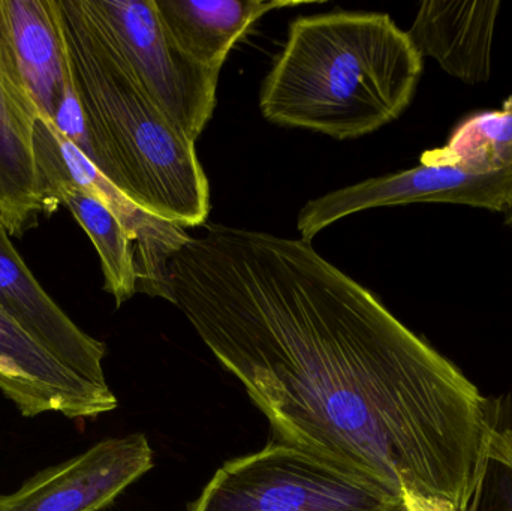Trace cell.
Wrapping results in <instances>:
<instances>
[{
    "label": "cell",
    "mask_w": 512,
    "mask_h": 511,
    "mask_svg": "<svg viewBox=\"0 0 512 511\" xmlns=\"http://www.w3.org/2000/svg\"><path fill=\"white\" fill-rule=\"evenodd\" d=\"M501 2H438L418 8L408 30L415 50L432 57L463 83H486L492 71V47Z\"/></svg>",
    "instance_id": "4fadbf2b"
},
{
    "label": "cell",
    "mask_w": 512,
    "mask_h": 511,
    "mask_svg": "<svg viewBox=\"0 0 512 511\" xmlns=\"http://www.w3.org/2000/svg\"><path fill=\"white\" fill-rule=\"evenodd\" d=\"M423 57L382 12L301 15L259 92L270 123L352 140L399 119L411 105Z\"/></svg>",
    "instance_id": "7a4b0ae2"
},
{
    "label": "cell",
    "mask_w": 512,
    "mask_h": 511,
    "mask_svg": "<svg viewBox=\"0 0 512 511\" xmlns=\"http://www.w3.org/2000/svg\"><path fill=\"white\" fill-rule=\"evenodd\" d=\"M0 392L24 417L95 419L119 405L110 386L75 374L0 306Z\"/></svg>",
    "instance_id": "9c48e42d"
},
{
    "label": "cell",
    "mask_w": 512,
    "mask_h": 511,
    "mask_svg": "<svg viewBox=\"0 0 512 511\" xmlns=\"http://www.w3.org/2000/svg\"><path fill=\"white\" fill-rule=\"evenodd\" d=\"M188 511H403L402 491L283 438L227 462Z\"/></svg>",
    "instance_id": "5b68a950"
},
{
    "label": "cell",
    "mask_w": 512,
    "mask_h": 511,
    "mask_svg": "<svg viewBox=\"0 0 512 511\" xmlns=\"http://www.w3.org/2000/svg\"><path fill=\"white\" fill-rule=\"evenodd\" d=\"M51 200L66 207L86 231L101 260L104 290L116 300L117 308L138 293V267L135 246L122 222L104 203L71 185H56Z\"/></svg>",
    "instance_id": "9a60e30c"
},
{
    "label": "cell",
    "mask_w": 512,
    "mask_h": 511,
    "mask_svg": "<svg viewBox=\"0 0 512 511\" xmlns=\"http://www.w3.org/2000/svg\"><path fill=\"white\" fill-rule=\"evenodd\" d=\"M0 29L41 116L92 161L57 0H0Z\"/></svg>",
    "instance_id": "52a82bcc"
},
{
    "label": "cell",
    "mask_w": 512,
    "mask_h": 511,
    "mask_svg": "<svg viewBox=\"0 0 512 511\" xmlns=\"http://www.w3.org/2000/svg\"><path fill=\"white\" fill-rule=\"evenodd\" d=\"M167 300L274 437L472 510L495 399L309 242L204 224L171 260Z\"/></svg>",
    "instance_id": "6da1fadb"
},
{
    "label": "cell",
    "mask_w": 512,
    "mask_h": 511,
    "mask_svg": "<svg viewBox=\"0 0 512 511\" xmlns=\"http://www.w3.org/2000/svg\"><path fill=\"white\" fill-rule=\"evenodd\" d=\"M0 306L59 362L92 383L107 386V348L87 335L39 284L0 224Z\"/></svg>",
    "instance_id": "8fae6325"
},
{
    "label": "cell",
    "mask_w": 512,
    "mask_h": 511,
    "mask_svg": "<svg viewBox=\"0 0 512 511\" xmlns=\"http://www.w3.org/2000/svg\"><path fill=\"white\" fill-rule=\"evenodd\" d=\"M471 511H512V468L490 459Z\"/></svg>",
    "instance_id": "2e32d148"
},
{
    "label": "cell",
    "mask_w": 512,
    "mask_h": 511,
    "mask_svg": "<svg viewBox=\"0 0 512 511\" xmlns=\"http://www.w3.org/2000/svg\"><path fill=\"white\" fill-rule=\"evenodd\" d=\"M93 32L156 108L197 143L216 107L221 71L186 56L155 0H77Z\"/></svg>",
    "instance_id": "8992f818"
},
{
    "label": "cell",
    "mask_w": 512,
    "mask_h": 511,
    "mask_svg": "<svg viewBox=\"0 0 512 511\" xmlns=\"http://www.w3.org/2000/svg\"><path fill=\"white\" fill-rule=\"evenodd\" d=\"M152 467L143 434L108 438L0 495V511H101Z\"/></svg>",
    "instance_id": "ba28073f"
},
{
    "label": "cell",
    "mask_w": 512,
    "mask_h": 511,
    "mask_svg": "<svg viewBox=\"0 0 512 511\" xmlns=\"http://www.w3.org/2000/svg\"><path fill=\"white\" fill-rule=\"evenodd\" d=\"M297 0H155L174 44L194 62L221 71L234 44L268 12Z\"/></svg>",
    "instance_id": "5bb4252c"
},
{
    "label": "cell",
    "mask_w": 512,
    "mask_h": 511,
    "mask_svg": "<svg viewBox=\"0 0 512 511\" xmlns=\"http://www.w3.org/2000/svg\"><path fill=\"white\" fill-rule=\"evenodd\" d=\"M57 182L83 189L98 198L122 222L135 246L138 293L168 299V269L174 255L188 242V230L156 218L123 194L71 141H62L54 156Z\"/></svg>",
    "instance_id": "7c38bea8"
},
{
    "label": "cell",
    "mask_w": 512,
    "mask_h": 511,
    "mask_svg": "<svg viewBox=\"0 0 512 511\" xmlns=\"http://www.w3.org/2000/svg\"><path fill=\"white\" fill-rule=\"evenodd\" d=\"M60 29L92 162L146 212L185 228L206 224L210 183L189 140L141 92L78 8L57 0Z\"/></svg>",
    "instance_id": "3957f363"
},
{
    "label": "cell",
    "mask_w": 512,
    "mask_h": 511,
    "mask_svg": "<svg viewBox=\"0 0 512 511\" xmlns=\"http://www.w3.org/2000/svg\"><path fill=\"white\" fill-rule=\"evenodd\" d=\"M403 511H456L450 501L402 488Z\"/></svg>",
    "instance_id": "ac0fdd59"
},
{
    "label": "cell",
    "mask_w": 512,
    "mask_h": 511,
    "mask_svg": "<svg viewBox=\"0 0 512 511\" xmlns=\"http://www.w3.org/2000/svg\"><path fill=\"white\" fill-rule=\"evenodd\" d=\"M489 458L512 468V393L495 399V422Z\"/></svg>",
    "instance_id": "e0dca14e"
},
{
    "label": "cell",
    "mask_w": 512,
    "mask_h": 511,
    "mask_svg": "<svg viewBox=\"0 0 512 511\" xmlns=\"http://www.w3.org/2000/svg\"><path fill=\"white\" fill-rule=\"evenodd\" d=\"M462 204L507 213L512 207V95L498 110L459 123L447 144L418 167L367 179L307 201L297 230L309 242L346 216L406 204Z\"/></svg>",
    "instance_id": "277c9868"
},
{
    "label": "cell",
    "mask_w": 512,
    "mask_h": 511,
    "mask_svg": "<svg viewBox=\"0 0 512 511\" xmlns=\"http://www.w3.org/2000/svg\"><path fill=\"white\" fill-rule=\"evenodd\" d=\"M505 224L510 225L512 227V207L510 210H508L507 213H505Z\"/></svg>",
    "instance_id": "d6986e66"
},
{
    "label": "cell",
    "mask_w": 512,
    "mask_h": 511,
    "mask_svg": "<svg viewBox=\"0 0 512 511\" xmlns=\"http://www.w3.org/2000/svg\"><path fill=\"white\" fill-rule=\"evenodd\" d=\"M39 114L0 29V224L11 237H23L51 215L33 147Z\"/></svg>",
    "instance_id": "30bf717a"
}]
</instances>
